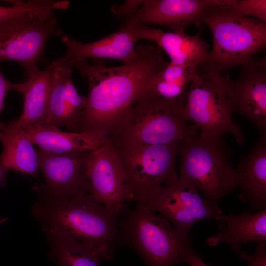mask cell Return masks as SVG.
<instances>
[{"label":"cell","mask_w":266,"mask_h":266,"mask_svg":"<svg viewBox=\"0 0 266 266\" xmlns=\"http://www.w3.org/2000/svg\"><path fill=\"white\" fill-rule=\"evenodd\" d=\"M129 64L107 67L103 60H74L73 68L85 77L89 91L77 132H92L106 137L116 129L145 90L149 80L167 66L158 46L140 44Z\"/></svg>","instance_id":"1"},{"label":"cell","mask_w":266,"mask_h":266,"mask_svg":"<svg viewBox=\"0 0 266 266\" xmlns=\"http://www.w3.org/2000/svg\"><path fill=\"white\" fill-rule=\"evenodd\" d=\"M40 193L30 213L42 228L56 229L114 255L119 238L118 216L98 203L90 192L67 199Z\"/></svg>","instance_id":"2"},{"label":"cell","mask_w":266,"mask_h":266,"mask_svg":"<svg viewBox=\"0 0 266 266\" xmlns=\"http://www.w3.org/2000/svg\"><path fill=\"white\" fill-rule=\"evenodd\" d=\"M184 106L144 92L114 131L112 144L166 145L198 135L184 118Z\"/></svg>","instance_id":"3"},{"label":"cell","mask_w":266,"mask_h":266,"mask_svg":"<svg viewBox=\"0 0 266 266\" xmlns=\"http://www.w3.org/2000/svg\"><path fill=\"white\" fill-rule=\"evenodd\" d=\"M179 180L195 186L214 211L220 199L236 188V172L231 163L232 153L221 136L198 135L182 140Z\"/></svg>","instance_id":"4"},{"label":"cell","mask_w":266,"mask_h":266,"mask_svg":"<svg viewBox=\"0 0 266 266\" xmlns=\"http://www.w3.org/2000/svg\"><path fill=\"white\" fill-rule=\"evenodd\" d=\"M118 242L134 249L146 266H175L193 248L189 235L161 215L137 205L119 222Z\"/></svg>","instance_id":"5"},{"label":"cell","mask_w":266,"mask_h":266,"mask_svg":"<svg viewBox=\"0 0 266 266\" xmlns=\"http://www.w3.org/2000/svg\"><path fill=\"white\" fill-rule=\"evenodd\" d=\"M228 0L204 17L203 23L212 32L213 44L206 61L199 66L201 72L222 73L241 66L266 45V22L231 13L224 7Z\"/></svg>","instance_id":"6"},{"label":"cell","mask_w":266,"mask_h":266,"mask_svg":"<svg viewBox=\"0 0 266 266\" xmlns=\"http://www.w3.org/2000/svg\"><path fill=\"white\" fill-rule=\"evenodd\" d=\"M228 75L222 73L200 72L193 75L183 114L186 121H191L201 135L221 136L230 133L241 145L244 137L240 126L232 119L226 95Z\"/></svg>","instance_id":"7"},{"label":"cell","mask_w":266,"mask_h":266,"mask_svg":"<svg viewBox=\"0 0 266 266\" xmlns=\"http://www.w3.org/2000/svg\"><path fill=\"white\" fill-rule=\"evenodd\" d=\"M180 142L166 145L112 144L127 186L137 203L177 180L175 162Z\"/></svg>","instance_id":"8"},{"label":"cell","mask_w":266,"mask_h":266,"mask_svg":"<svg viewBox=\"0 0 266 266\" xmlns=\"http://www.w3.org/2000/svg\"><path fill=\"white\" fill-rule=\"evenodd\" d=\"M62 33L57 18L24 14L0 22V62L12 60L22 66L27 78L38 72L46 43Z\"/></svg>","instance_id":"9"},{"label":"cell","mask_w":266,"mask_h":266,"mask_svg":"<svg viewBox=\"0 0 266 266\" xmlns=\"http://www.w3.org/2000/svg\"><path fill=\"white\" fill-rule=\"evenodd\" d=\"M136 205L159 213L186 235L196 222L207 218L219 222L221 216L195 186L179 179L163 186Z\"/></svg>","instance_id":"10"},{"label":"cell","mask_w":266,"mask_h":266,"mask_svg":"<svg viewBox=\"0 0 266 266\" xmlns=\"http://www.w3.org/2000/svg\"><path fill=\"white\" fill-rule=\"evenodd\" d=\"M86 174L94 199L113 214L118 216L125 204L133 200L117 153L107 138L90 151Z\"/></svg>","instance_id":"11"},{"label":"cell","mask_w":266,"mask_h":266,"mask_svg":"<svg viewBox=\"0 0 266 266\" xmlns=\"http://www.w3.org/2000/svg\"><path fill=\"white\" fill-rule=\"evenodd\" d=\"M73 61L65 55L48 66L50 71L47 110L39 125L45 127H65L76 132L86 101L80 95L71 78Z\"/></svg>","instance_id":"12"},{"label":"cell","mask_w":266,"mask_h":266,"mask_svg":"<svg viewBox=\"0 0 266 266\" xmlns=\"http://www.w3.org/2000/svg\"><path fill=\"white\" fill-rule=\"evenodd\" d=\"M239 76L228 79L226 95L232 113L248 118L260 135L266 134V58L241 66Z\"/></svg>","instance_id":"13"},{"label":"cell","mask_w":266,"mask_h":266,"mask_svg":"<svg viewBox=\"0 0 266 266\" xmlns=\"http://www.w3.org/2000/svg\"><path fill=\"white\" fill-rule=\"evenodd\" d=\"M36 150L39 169L45 182L40 191L64 199L90 193L86 166L91 151L58 154Z\"/></svg>","instance_id":"14"},{"label":"cell","mask_w":266,"mask_h":266,"mask_svg":"<svg viewBox=\"0 0 266 266\" xmlns=\"http://www.w3.org/2000/svg\"><path fill=\"white\" fill-rule=\"evenodd\" d=\"M224 0H146L125 25L158 24L177 33H185L190 25L201 27L206 13Z\"/></svg>","instance_id":"15"},{"label":"cell","mask_w":266,"mask_h":266,"mask_svg":"<svg viewBox=\"0 0 266 266\" xmlns=\"http://www.w3.org/2000/svg\"><path fill=\"white\" fill-rule=\"evenodd\" d=\"M124 25L138 40L155 42L168 55L172 64L198 68L208 57L209 46L201 38L200 33L189 35L185 32H165L145 25Z\"/></svg>","instance_id":"16"},{"label":"cell","mask_w":266,"mask_h":266,"mask_svg":"<svg viewBox=\"0 0 266 266\" xmlns=\"http://www.w3.org/2000/svg\"><path fill=\"white\" fill-rule=\"evenodd\" d=\"M61 40L67 48L65 55L72 60L112 59L129 64L137 56L135 45L139 40L124 25L108 36L89 43L76 41L66 35Z\"/></svg>","instance_id":"17"},{"label":"cell","mask_w":266,"mask_h":266,"mask_svg":"<svg viewBox=\"0 0 266 266\" xmlns=\"http://www.w3.org/2000/svg\"><path fill=\"white\" fill-rule=\"evenodd\" d=\"M235 172L240 199L249 203L250 211L266 209V134L240 158Z\"/></svg>","instance_id":"18"},{"label":"cell","mask_w":266,"mask_h":266,"mask_svg":"<svg viewBox=\"0 0 266 266\" xmlns=\"http://www.w3.org/2000/svg\"><path fill=\"white\" fill-rule=\"evenodd\" d=\"M47 240L49 259L57 266H99L103 260L111 261L114 254L81 242L53 228H42Z\"/></svg>","instance_id":"19"},{"label":"cell","mask_w":266,"mask_h":266,"mask_svg":"<svg viewBox=\"0 0 266 266\" xmlns=\"http://www.w3.org/2000/svg\"><path fill=\"white\" fill-rule=\"evenodd\" d=\"M23 131L33 144L48 152L63 154L92 151L106 139L102 134L92 132H64L59 128L39 125L31 126Z\"/></svg>","instance_id":"20"},{"label":"cell","mask_w":266,"mask_h":266,"mask_svg":"<svg viewBox=\"0 0 266 266\" xmlns=\"http://www.w3.org/2000/svg\"><path fill=\"white\" fill-rule=\"evenodd\" d=\"M223 220L227 227L220 228L217 233L208 238V245L216 246L226 242L240 256L241 245L249 242L266 243V209L254 213L221 215L219 221Z\"/></svg>","instance_id":"21"},{"label":"cell","mask_w":266,"mask_h":266,"mask_svg":"<svg viewBox=\"0 0 266 266\" xmlns=\"http://www.w3.org/2000/svg\"><path fill=\"white\" fill-rule=\"evenodd\" d=\"M0 133V141L3 145L0 154L2 166L8 171L36 175L39 169L38 153L15 120L2 123Z\"/></svg>","instance_id":"22"},{"label":"cell","mask_w":266,"mask_h":266,"mask_svg":"<svg viewBox=\"0 0 266 266\" xmlns=\"http://www.w3.org/2000/svg\"><path fill=\"white\" fill-rule=\"evenodd\" d=\"M50 71L49 66L40 70L21 83H13V90L22 94L24 99L23 113L16 124L24 130L40 125L47 113L50 90Z\"/></svg>","instance_id":"23"},{"label":"cell","mask_w":266,"mask_h":266,"mask_svg":"<svg viewBox=\"0 0 266 266\" xmlns=\"http://www.w3.org/2000/svg\"><path fill=\"white\" fill-rule=\"evenodd\" d=\"M12 6L0 5V22L10 18L24 14H32L49 18L53 16L54 10L62 9L60 1L53 0H8Z\"/></svg>","instance_id":"24"},{"label":"cell","mask_w":266,"mask_h":266,"mask_svg":"<svg viewBox=\"0 0 266 266\" xmlns=\"http://www.w3.org/2000/svg\"><path fill=\"white\" fill-rule=\"evenodd\" d=\"M224 7L235 15L252 17L266 22V0H228Z\"/></svg>","instance_id":"25"},{"label":"cell","mask_w":266,"mask_h":266,"mask_svg":"<svg viewBox=\"0 0 266 266\" xmlns=\"http://www.w3.org/2000/svg\"><path fill=\"white\" fill-rule=\"evenodd\" d=\"M143 0H126L123 3L113 5L111 11L118 17H132L140 7Z\"/></svg>","instance_id":"26"},{"label":"cell","mask_w":266,"mask_h":266,"mask_svg":"<svg viewBox=\"0 0 266 266\" xmlns=\"http://www.w3.org/2000/svg\"><path fill=\"white\" fill-rule=\"evenodd\" d=\"M240 257L248 261L250 266H266V243H259L254 254L248 255L242 252Z\"/></svg>","instance_id":"27"},{"label":"cell","mask_w":266,"mask_h":266,"mask_svg":"<svg viewBox=\"0 0 266 266\" xmlns=\"http://www.w3.org/2000/svg\"><path fill=\"white\" fill-rule=\"evenodd\" d=\"M13 83L10 82L4 75L0 68V117L4 109V100L8 93L13 90ZM2 123L0 121V129Z\"/></svg>","instance_id":"28"},{"label":"cell","mask_w":266,"mask_h":266,"mask_svg":"<svg viewBox=\"0 0 266 266\" xmlns=\"http://www.w3.org/2000/svg\"><path fill=\"white\" fill-rule=\"evenodd\" d=\"M184 262L188 263L190 266H209L193 248L187 253L184 259Z\"/></svg>","instance_id":"29"},{"label":"cell","mask_w":266,"mask_h":266,"mask_svg":"<svg viewBox=\"0 0 266 266\" xmlns=\"http://www.w3.org/2000/svg\"><path fill=\"white\" fill-rule=\"evenodd\" d=\"M8 171L0 163V186L4 187L7 184V173Z\"/></svg>","instance_id":"30"},{"label":"cell","mask_w":266,"mask_h":266,"mask_svg":"<svg viewBox=\"0 0 266 266\" xmlns=\"http://www.w3.org/2000/svg\"><path fill=\"white\" fill-rule=\"evenodd\" d=\"M7 219V218L1 217H0V225L5 222Z\"/></svg>","instance_id":"31"}]
</instances>
